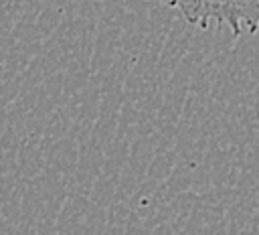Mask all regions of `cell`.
Instances as JSON below:
<instances>
[{"label":"cell","instance_id":"1","mask_svg":"<svg viewBox=\"0 0 259 235\" xmlns=\"http://www.w3.org/2000/svg\"><path fill=\"white\" fill-rule=\"evenodd\" d=\"M200 28H229L235 34L259 30V0H162Z\"/></svg>","mask_w":259,"mask_h":235}]
</instances>
